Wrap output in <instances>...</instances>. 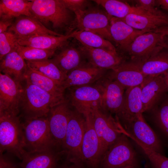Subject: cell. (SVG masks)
I'll use <instances>...</instances> for the list:
<instances>
[{
	"label": "cell",
	"instance_id": "obj_1",
	"mask_svg": "<svg viewBox=\"0 0 168 168\" xmlns=\"http://www.w3.org/2000/svg\"><path fill=\"white\" fill-rule=\"evenodd\" d=\"M25 81L20 106V111L25 120L47 117L53 107L65 99L55 96Z\"/></svg>",
	"mask_w": 168,
	"mask_h": 168
},
{
	"label": "cell",
	"instance_id": "obj_2",
	"mask_svg": "<svg viewBox=\"0 0 168 168\" xmlns=\"http://www.w3.org/2000/svg\"><path fill=\"white\" fill-rule=\"evenodd\" d=\"M30 10L32 16L44 26L51 23L55 30H70L74 22L71 11L61 0H31Z\"/></svg>",
	"mask_w": 168,
	"mask_h": 168
},
{
	"label": "cell",
	"instance_id": "obj_3",
	"mask_svg": "<svg viewBox=\"0 0 168 168\" xmlns=\"http://www.w3.org/2000/svg\"><path fill=\"white\" fill-rule=\"evenodd\" d=\"M5 152L21 160L26 152L22 124L18 116L0 115V154Z\"/></svg>",
	"mask_w": 168,
	"mask_h": 168
},
{
	"label": "cell",
	"instance_id": "obj_4",
	"mask_svg": "<svg viewBox=\"0 0 168 168\" xmlns=\"http://www.w3.org/2000/svg\"><path fill=\"white\" fill-rule=\"evenodd\" d=\"M139 168L136 153L128 137L121 134L103 155L98 168Z\"/></svg>",
	"mask_w": 168,
	"mask_h": 168
},
{
	"label": "cell",
	"instance_id": "obj_5",
	"mask_svg": "<svg viewBox=\"0 0 168 168\" xmlns=\"http://www.w3.org/2000/svg\"><path fill=\"white\" fill-rule=\"evenodd\" d=\"M22 126L26 152L53 149L56 146L50 133L47 117L25 120Z\"/></svg>",
	"mask_w": 168,
	"mask_h": 168
},
{
	"label": "cell",
	"instance_id": "obj_6",
	"mask_svg": "<svg viewBox=\"0 0 168 168\" xmlns=\"http://www.w3.org/2000/svg\"><path fill=\"white\" fill-rule=\"evenodd\" d=\"M85 124L83 115L76 110H71L62 146L67 154L68 161L79 166L81 161V148Z\"/></svg>",
	"mask_w": 168,
	"mask_h": 168
},
{
	"label": "cell",
	"instance_id": "obj_7",
	"mask_svg": "<svg viewBox=\"0 0 168 168\" xmlns=\"http://www.w3.org/2000/svg\"><path fill=\"white\" fill-rule=\"evenodd\" d=\"M90 114L93 127L102 146L104 153L122 134V125L117 116L116 120L98 107L92 109Z\"/></svg>",
	"mask_w": 168,
	"mask_h": 168
},
{
	"label": "cell",
	"instance_id": "obj_8",
	"mask_svg": "<svg viewBox=\"0 0 168 168\" xmlns=\"http://www.w3.org/2000/svg\"><path fill=\"white\" fill-rule=\"evenodd\" d=\"M83 115L86 120L80 166L82 168H98L104 154L100 140L92 124L90 112Z\"/></svg>",
	"mask_w": 168,
	"mask_h": 168
},
{
	"label": "cell",
	"instance_id": "obj_9",
	"mask_svg": "<svg viewBox=\"0 0 168 168\" xmlns=\"http://www.w3.org/2000/svg\"><path fill=\"white\" fill-rule=\"evenodd\" d=\"M164 35L152 31L141 34L134 40L126 52L132 61L141 63L164 48Z\"/></svg>",
	"mask_w": 168,
	"mask_h": 168
},
{
	"label": "cell",
	"instance_id": "obj_10",
	"mask_svg": "<svg viewBox=\"0 0 168 168\" xmlns=\"http://www.w3.org/2000/svg\"><path fill=\"white\" fill-rule=\"evenodd\" d=\"M110 16L97 8L88 7L75 21L79 30L96 34L109 41H113L110 31Z\"/></svg>",
	"mask_w": 168,
	"mask_h": 168
},
{
	"label": "cell",
	"instance_id": "obj_11",
	"mask_svg": "<svg viewBox=\"0 0 168 168\" xmlns=\"http://www.w3.org/2000/svg\"><path fill=\"white\" fill-rule=\"evenodd\" d=\"M9 76L0 73V115L18 116L23 87Z\"/></svg>",
	"mask_w": 168,
	"mask_h": 168
},
{
	"label": "cell",
	"instance_id": "obj_12",
	"mask_svg": "<svg viewBox=\"0 0 168 168\" xmlns=\"http://www.w3.org/2000/svg\"><path fill=\"white\" fill-rule=\"evenodd\" d=\"M101 96L100 109L117 115L122 107L126 89L117 82L104 76L95 85Z\"/></svg>",
	"mask_w": 168,
	"mask_h": 168
},
{
	"label": "cell",
	"instance_id": "obj_13",
	"mask_svg": "<svg viewBox=\"0 0 168 168\" xmlns=\"http://www.w3.org/2000/svg\"><path fill=\"white\" fill-rule=\"evenodd\" d=\"M70 89L68 99L70 104L77 111L84 115L95 107L101 108V96L95 86L86 85Z\"/></svg>",
	"mask_w": 168,
	"mask_h": 168
},
{
	"label": "cell",
	"instance_id": "obj_14",
	"mask_svg": "<svg viewBox=\"0 0 168 168\" xmlns=\"http://www.w3.org/2000/svg\"><path fill=\"white\" fill-rule=\"evenodd\" d=\"M123 127V134L136 139L147 147L161 154L162 146L157 135L146 122L142 114L130 124Z\"/></svg>",
	"mask_w": 168,
	"mask_h": 168
},
{
	"label": "cell",
	"instance_id": "obj_15",
	"mask_svg": "<svg viewBox=\"0 0 168 168\" xmlns=\"http://www.w3.org/2000/svg\"><path fill=\"white\" fill-rule=\"evenodd\" d=\"M68 100L53 107L47 116L49 128L55 144L63 145L71 111Z\"/></svg>",
	"mask_w": 168,
	"mask_h": 168
},
{
	"label": "cell",
	"instance_id": "obj_16",
	"mask_svg": "<svg viewBox=\"0 0 168 168\" xmlns=\"http://www.w3.org/2000/svg\"><path fill=\"white\" fill-rule=\"evenodd\" d=\"M141 86L143 112L154 110L168 92L162 74L148 77Z\"/></svg>",
	"mask_w": 168,
	"mask_h": 168
},
{
	"label": "cell",
	"instance_id": "obj_17",
	"mask_svg": "<svg viewBox=\"0 0 168 168\" xmlns=\"http://www.w3.org/2000/svg\"><path fill=\"white\" fill-rule=\"evenodd\" d=\"M106 77L117 82L126 89L141 86L148 77L141 71L139 63L132 61L125 62L111 70Z\"/></svg>",
	"mask_w": 168,
	"mask_h": 168
},
{
	"label": "cell",
	"instance_id": "obj_18",
	"mask_svg": "<svg viewBox=\"0 0 168 168\" xmlns=\"http://www.w3.org/2000/svg\"><path fill=\"white\" fill-rule=\"evenodd\" d=\"M133 28L140 30L152 31L161 27L168 26V15H156L133 7L132 12L121 19Z\"/></svg>",
	"mask_w": 168,
	"mask_h": 168
},
{
	"label": "cell",
	"instance_id": "obj_19",
	"mask_svg": "<svg viewBox=\"0 0 168 168\" xmlns=\"http://www.w3.org/2000/svg\"><path fill=\"white\" fill-rule=\"evenodd\" d=\"M143 113L141 86L126 89L122 107L117 115L118 118L122 121L125 127Z\"/></svg>",
	"mask_w": 168,
	"mask_h": 168
},
{
	"label": "cell",
	"instance_id": "obj_20",
	"mask_svg": "<svg viewBox=\"0 0 168 168\" xmlns=\"http://www.w3.org/2000/svg\"><path fill=\"white\" fill-rule=\"evenodd\" d=\"M80 49L90 64L100 68L112 70L125 62L117 51L82 46Z\"/></svg>",
	"mask_w": 168,
	"mask_h": 168
},
{
	"label": "cell",
	"instance_id": "obj_21",
	"mask_svg": "<svg viewBox=\"0 0 168 168\" xmlns=\"http://www.w3.org/2000/svg\"><path fill=\"white\" fill-rule=\"evenodd\" d=\"M77 31L61 36L40 34L17 38V42L22 46L57 50L66 45L68 40L74 38Z\"/></svg>",
	"mask_w": 168,
	"mask_h": 168
},
{
	"label": "cell",
	"instance_id": "obj_22",
	"mask_svg": "<svg viewBox=\"0 0 168 168\" xmlns=\"http://www.w3.org/2000/svg\"><path fill=\"white\" fill-rule=\"evenodd\" d=\"M105 70L89 66H81L67 74L62 82L64 90L69 88L86 85L96 82L104 76Z\"/></svg>",
	"mask_w": 168,
	"mask_h": 168
},
{
	"label": "cell",
	"instance_id": "obj_23",
	"mask_svg": "<svg viewBox=\"0 0 168 168\" xmlns=\"http://www.w3.org/2000/svg\"><path fill=\"white\" fill-rule=\"evenodd\" d=\"M15 18L7 31L13 33L17 38L40 34L63 35L49 29L32 16H21Z\"/></svg>",
	"mask_w": 168,
	"mask_h": 168
},
{
	"label": "cell",
	"instance_id": "obj_24",
	"mask_svg": "<svg viewBox=\"0 0 168 168\" xmlns=\"http://www.w3.org/2000/svg\"><path fill=\"white\" fill-rule=\"evenodd\" d=\"M150 31H152L135 29L123 20L110 16V31L113 41L124 51H127L138 36Z\"/></svg>",
	"mask_w": 168,
	"mask_h": 168
},
{
	"label": "cell",
	"instance_id": "obj_25",
	"mask_svg": "<svg viewBox=\"0 0 168 168\" xmlns=\"http://www.w3.org/2000/svg\"><path fill=\"white\" fill-rule=\"evenodd\" d=\"M27 68L26 63L15 48L0 60L1 73L9 76L21 83L25 81Z\"/></svg>",
	"mask_w": 168,
	"mask_h": 168
},
{
	"label": "cell",
	"instance_id": "obj_26",
	"mask_svg": "<svg viewBox=\"0 0 168 168\" xmlns=\"http://www.w3.org/2000/svg\"><path fill=\"white\" fill-rule=\"evenodd\" d=\"M82 54L80 49L66 44L51 60L67 76L72 70L82 66Z\"/></svg>",
	"mask_w": 168,
	"mask_h": 168
},
{
	"label": "cell",
	"instance_id": "obj_27",
	"mask_svg": "<svg viewBox=\"0 0 168 168\" xmlns=\"http://www.w3.org/2000/svg\"><path fill=\"white\" fill-rule=\"evenodd\" d=\"M24 80L52 95L64 98L62 83L54 80L33 69L27 64Z\"/></svg>",
	"mask_w": 168,
	"mask_h": 168
},
{
	"label": "cell",
	"instance_id": "obj_28",
	"mask_svg": "<svg viewBox=\"0 0 168 168\" xmlns=\"http://www.w3.org/2000/svg\"><path fill=\"white\" fill-rule=\"evenodd\" d=\"M54 149L39 151L26 152L20 164L21 168H55L58 161Z\"/></svg>",
	"mask_w": 168,
	"mask_h": 168
},
{
	"label": "cell",
	"instance_id": "obj_29",
	"mask_svg": "<svg viewBox=\"0 0 168 168\" xmlns=\"http://www.w3.org/2000/svg\"><path fill=\"white\" fill-rule=\"evenodd\" d=\"M31 0H0V20L14 19L21 16H32Z\"/></svg>",
	"mask_w": 168,
	"mask_h": 168
},
{
	"label": "cell",
	"instance_id": "obj_30",
	"mask_svg": "<svg viewBox=\"0 0 168 168\" xmlns=\"http://www.w3.org/2000/svg\"><path fill=\"white\" fill-rule=\"evenodd\" d=\"M139 65L142 72L148 77L161 75L168 71V53L161 50Z\"/></svg>",
	"mask_w": 168,
	"mask_h": 168
},
{
	"label": "cell",
	"instance_id": "obj_31",
	"mask_svg": "<svg viewBox=\"0 0 168 168\" xmlns=\"http://www.w3.org/2000/svg\"><path fill=\"white\" fill-rule=\"evenodd\" d=\"M74 38L84 46L116 51L115 47L110 41L90 31L78 30Z\"/></svg>",
	"mask_w": 168,
	"mask_h": 168
},
{
	"label": "cell",
	"instance_id": "obj_32",
	"mask_svg": "<svg viewBox=\"0 0 168 168\" xmlns=\"http://www.w3.org/2000/svg\"><path fill=\"white\" fill-rule=\"evenodd\" d=\"M26 63L33 69L62 83L66 77V75L61 72L51 59L29 61H26Z\"/></svg>",
	"mask_w": 168,
	"mask_h": 168
},
{
	"label": "cell",
	"instance_id": "obj_33",
	"mask_svg": "<svg viewBox=\"0 0 168 168\" xmlns=\"http://www.w3.org/2000/svg\"><path fill=\"white\" fill-rule=\"evenodd\" d=\"M102 6L110 16L120 19L124 18L130 13L133 7L126 2L117 0H93Z\"/></svg>",
	"mask_w": 168,
	"mask_h": 168
},
{
	"label": "cell",
	"instance_id": "obj_34",
	"mask_svg": "<svg viewBox=\"0 0 168 168\" xmlns=\"http://www.w3.org/2000/svg\"><path fill=\"white\" fill-rule=\"evenodd\" d=\"M15 48L21 57L26 61L49 59L54 56L56 51L22 46L17 42L16 44Z\"/></svg>",
	"mask_w": 168,
	"mask_h": 168
},
{
	"label": "cell",
	"instance_id": "obj_35",
	"mask_svg": "<svg viewBox=\"0 0 168 168\" xmlns=\"http://www.w3.org/2000/svg\"><path fill=\"white\" fill-rule=\"evenodd\" d=\"M154 109L157 124L165 134L168 137V94Z\"/></svg>",
	"mask_w": 168,
	"mask_h": 168
},
{
	"label": "cell",
	"instance_id": "obj_36",
	"mask_svg": "<svg viewBox=\"0 0 168 168\" xmlns=\"http://www.w3.org/2000/svg\"><path fill=\"white\" fill-rule=\"evenodd\" d=\"M130 138L141 148L154 168H168V158L147 147L133 138Z\"/></svg>",
	"mask_w": 168,
	"mask_h": 168
},
{
	"label": "cell",
	"instance_id": "obj_37",
	"mask_svg": "<svg viewBox=\"0 0 168 168\" xmlns=\"http://www.w3.org/2000/svg\"><path fill=\"white\" fill-rule=\"evenodd\" d=\"M17 38L12 32L0 33V60L15 49Z\"/></svg>",
	"mask_w": 168,
	"mask_h": 168
},
{
	"label": "cell",
	"instance_id": "obj_38",
	"mask_svg": "<svg viewBox=\"0 0 168 168\" xmlns=\"http://www.w3.org/2000/svg\"><path fill=\"white\" fill-rule=\"evenodd\" d=\"M65 6L78 16L88 7V1L85 0H61Z\"/></svg>",
	"mask_w": 168,
	"mask_h": 168
},
{
	"label": "cell",
	"instance_id": "obj_39",
	"mask_svg": "<svg viewBox=\"0 0 168 168\" xmlns=\"http://www.w3.org/2000/svg\"><path fill=\"white\" fill-rule=\"evenodd\" d=\"M139 8L156 15H161L165 13L156 7V5L155 0H136Z\"/></svg>",
	"mask_w": 168,
	"mask_h": 168
},
{
	"label": "cell",
	"instance_id": "obj_40",
	"mask_svg": "<svg viewBox=\"0 0 168 168\" xmlns=\"http://www.w3.org/2000/svg\"><path fill=\"white\" fill-rule=\"evenodd\" d=\"M0 168H21L9 155L0 154Z\"/></svg>",
	"mask_w": 168,
	"mask_h": 168
},
{
	"label": "cell",
	"instance_id": "obj_41",
	"mask_svg": "<svg viewBox=\"0 0 168 168\" xmlns=\"http://www.w3.org/2000/svg\"><path fill=\"white\" fill-rule=\"evenodd\" d=\"M14 19L7 20H0V33L7 31L9 28L12 24Z\"/></svg>",
	"mask_w": 168,
	"mask_h": 168
},
{
	"label": "cell",
	"instance_id": "obj_42",
	"mask_svg": "<svg viewBox=\"0 0 168 168\" xmlns=\"http://www.w3.org/2000/svg\"><path fill=\"white\" fill-rule=\"evenodd\" d=\"M156 5L163 9L168 11V0H156Z\"/></svg>",
	"mask_w": 168,
	"mask_h": 168
},
{
	"label": "cell",
	"instance_id": "obj_43",
	"mask_svg": "<svg viewBox=\"0 0 168 168\" xmlns=\"http://www.w3.org/2000/svg\"><path fill=\"white\" fill-rule=\"evenodd\" d=\"M153 31L160 33L164 35L168 36V26L161 27Z\"/></svg>",
	"mask_w": 168,
	"mask_h": 168
},
{
	"label": "cell",
	"instance_id": "obj_44",
	"mask_svg": "<svg viewBox=\"0 0 168 168\" xmlns=\"http://www.w3.org/2000/svg\"><path fill=\"white\" fill-rule=\"evenodd\" d=\"M164 80L168 91V71L162 74Z\"/></svg>",
	"mask_w": 168,
	"mask_h": 168
},
{
	"label": "cell",
	"instance_id": "obj_45",
	"mask_svg": "<svg viewBox=\"0 0 168 168\" xmlns=\"http://www.w3.org/2000/svg\"><path fill=\"white\" fill-rule=\"evenodd\" d=\"M163 48H166L168 50V36L164 35L163 43Z\"/></svg>",
	"mask_w": 168,
	"mask_h": 168
},
{
	"label": "cell",
	"instance_id": "obj_46",
	"mask_svg": "<svg viewBox=\"0 0 168 168\" xmlns=\"http://www.w3.org/2000/svg\"><path fill=\"white\" fill-rule=\"evenodd\" d=\"M63 168H82L80 166L72 162V165L70 166H68Z\"/></svg>",
	"mask_w": 168,
	"mask_h": 168
},
{
	"label": "cell",
	"instance_id": "obj_47",
	"mask_svg": "<svg viewBox=\"0 0 168 168\" xmlns=\"http://www.w3.org/2000/svg\"><path fill=\"white\" fill-rule=\"evenodd\" d=\"M135 168L133 167H132V166H127L123 168Z\"/></svg>",
	"mask_w": 168,
	"mask_h": 168
}]
</instances>
